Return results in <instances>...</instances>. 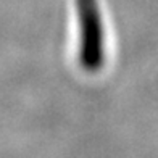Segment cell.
I'll return each mask as SVG.
<instances>
[{
    "instance_id": "cell-1",
    "label": "cell",
    "mask_w": 158,
    "mask_h": 158,
    "mask_svg": "<svg viewBox=\"0 0 158 158\" xmlns=\"http://www.w3.org/2000/svg\"><path fill=\"white\" fill-rule=\"evenodd\" d=\"M79 21V63L84 71L95 73L105 60L103 24L97 0H76Z\"/></svg>"
}]
</instances>
